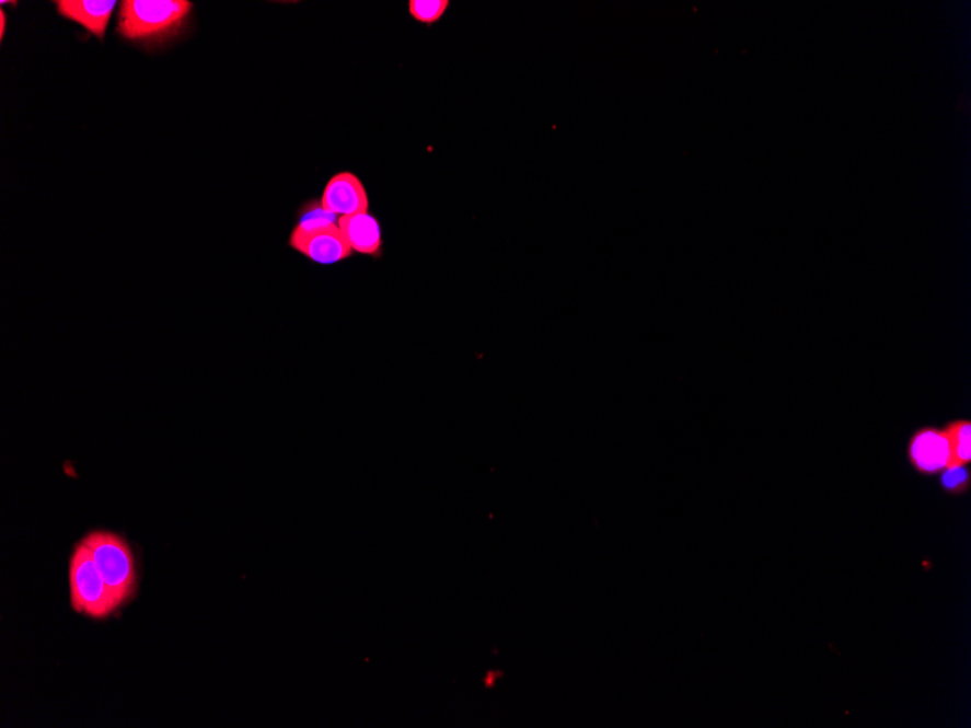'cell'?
<instances>
[{
  "mask_svg": "<svg viewBox=\"0 0 971 728\" xmlns=\"http://www.w3.org/2000/svg\"><path fill=\"white\" fill-rule=\"evenodd\" d=\"M102 579L119 605L131 597L136 586L135 557L126 541L111 532L95 531L82 541Z\"/></svg>",
  "mask_w": 971,
  "mask_h": 728,
  "instance_id": "7a4b0ae2",
  "label": "cell"
},
{
  "mask_svg": "<svg viewBox=\"0 0 971 728\" xmlns=\"http://www.w3.org/2000/svg\"><path fill=\"white\" fill-rule=\"evenodd\" d=\"M290 246L319 265L339 264L351 257L354 253L339 228L322 230L310 236L290 241Z\"/></svg>",
  "mask_w": 971,
  "mask_h": 728,
  "instance_id": "8992f818",
  "label": "cell"
},
{
  "mask_svg": "<svg viewBox=\"0 0 971 728\" xmlns=\"http://www.w3.org/2000/svg\"><path fill=\"white\" fill-rule=\"evenodd\" d=\"M4 30H7V15L4 12H0V37L3 38Z\"/></svg>",
  "mask_w": 971,
  "mask_h": 728,
  "instance_id": "4fadbf2b",
  "label": "cell"
},
{
  "mask_svg": "<svg viewBox=\"0 0 971 728\" xmlns=\"http://www.w3.org/2000/svg\"><path fill=\"white\" fill-rule=\"evenodd\" d=\"M70 589L73 610L79 614L105 619L119 606L83 543L74 550L70 562Z\"/></svg>",
  "mask_w": 971,
  "mask_h": 728,
  "instance_id": "3957f363",
  "label": "cell"
},
{
  "mask_svg": "<svg viewBox=\"0 0 971 728\" xmlns=\"http://www.w3.org/2000/svg\"><path fill=\"white\" fill-rule=\"evenodd\" d=\"M909 465L924 477H937L952 465L950 441L946 429L938 426H921L909 438L906 446Z\"/></svg>",
  "mask_w": 971,
  "mask_h": 728,
  "instance_id": "277c9868",
  "label": "cell"
},
{
  "mask_svg": "<svg viewBox=\"0 0 971 728\" xmlns=\"http://www.w3.org/2000/svg\"><path fill=\"white\" fill-rule=\"evenodd\" d=\"M332 228H339V217L326 210L322 203L312 201L301 208L299 221L292 230L290 241H297V239Z\"/></svg>",
  "mask_w": 971,
  "mask_h": 728,
  "instance_id": "9c48e42d",
  "label": "cell"
},
{
  "mask_svg": "<svg viewBox=\"0 0 971 728\" xmlns=\"http://www.w3.org/2000/svg\"><path fill=\"white\" fill-rule=\"evenodd\" d=\"M943 428L946 429L948 441H950L952 465L970 467L971 420L960 417V419L948 420Z\"/></svg>",
  "mask_w": 971,
  "mask_h": 728,
  "instance_id": "30bf717a",
  "label": "cell"
},
{
  "mask_svg": "<svg viewBox=\"0 0 971 728\" xmlns=\"http://www.w3.org/2000/svg\"><path fill=\"white\" fill-rule=\"evenodd\" d=\"M115 4V0H59L56 8L66 20L77 22L97 38H104Z\"/></svg>",
  "mask_w": 971,
  "mask_h": 728,
  "instance_id": "ba28073f",
  "label": "cell"
},
{
  "mask_svg": "<svg viewBox=\"0 0 971 728\" xmlns=\"http://www.w3.org/2000/svg\"><path fill=\"white\" fill-rule=\"evenodd\" d=\"M321 203L339 219L366 212L370 207L366 186L351 172H340L332 176L323 190Z\"/></svg>",
  "mask_w": 971,
  "mask_h": 728,
  "instance_id": "5b68a950",
  "label": "cell"
},
{
  "mask_svg": "<svg viewBox=\"0 0 971 728\" xmlns=\"http://www.w3.org/2000/svg\"><path fill=\"white\" fill-rule=\"evenodd\" d=\"M939 488L948 496H963L969 493L971 486L970 467L966 465H950L938 474Z\"/></svg>",
  "mask_w": 971,
  "mask_h": 728,
  "instance_id": "8fae6325",
  "label": "cell"
},
{
  "mask_svg": "<svg viewBox=\"0 0 971 728\" xmlns=\"http://www.w3.org/2000/svg\"><path fill=\"white\" fill-rule=\"evenodd\" d=\"M193 11L186 0H126L122 3L118 33L131 42L170 38Z\"/></svg>",
  "mask_w": 971,
  "mask_h": 728,
  "instance_id": "6da1fadb",
  "label": "cell"
},
{
  "mask_svg": "<svg viewBox=\"0 0 971 728\" xmlns=\"http://www.w3.org/2000/svg\"><path fill=\"white\" fill-rule=\"evenodd\" d=\"M450 2L448 0H411L409 13L416 22L424 25H434L446 15Z\"/></svg>",
  "mask_w": 971,
  "mask_h": 728,
  "instance_id": "7c38bea8",
  "label": "cell"
},
{
  "mask_svg": "<svg viewBox=\"0 0 971 728\" xmlns=\"http://www.w3.org/2000/svg\"><path fill=\"white\" fill-rule=\"evenodd\" d=\"M339 230L345 241L359 255L380 257L383 252V232L380 221L370 212L340 217Z\"/></svg>",
  "mask_w": 971,
  "mask_h": 728,
  "instance_id": "52a82bcc",
  "label": "cell"
}]
</instances>
